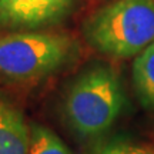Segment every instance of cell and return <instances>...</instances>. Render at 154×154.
<instances>
[{
    "label": "cell",
    "instance_id": "obj_8",
    "mask_svg": "<svg viewBox=\"0 0 154 154\" xmlns=\"http://www.w3.org/2000/svg\"><path fill=\"white\" fill-rule=\"evenodd\" d=\"M99 154H154V150L143 144L114 141L103 147L99 151Z\"/></svg>",
    "mask_w": 154,
    "mask_h": 154
},
{
    "label": "cell",
    "instance_id": "obj_5",
    "mask_svg": "<svg viewBox=\"0 0 154 154\" xmlns=\"http://www.w3.org/2000/svg\"><path fill=\"white\" fill-rule=\"evenodd\" d=\"M30 126L22 111L0 94V154H29Z\"/></svg>",
    "mask_w": 154,
    "mask_h": 154
},
{
    "label": "cell",
    "instance_id": "obj_1",
    "mask_svg": "<svg viewBox=\"0 0 154 154\" xmlns=\"http://www.w3.org/2000/svg\"><path fill=\"white\" fill-rule=\"evenodd\" d=\"M94 50L114 59H131L154 42V0H114L83 23Z\"/></svg>",
    "mask_w": 154,
    "mask_h": 154
},
{
    "label": "cell",
    "instance_id": "obj_2",
    "mask_svg": "<svg viewBox=\"0 0 154 154\" xmlns=\"http://www.w3.org/2000/svg\"><path fill=\"white\" fill-rule=\"evenodd\" d=\"M124 104L117 73L94 64L73 80L67 88L63 111L67 124L82 137H97L116 123Z\"/></svg>",
    "mask_w": 154,
    "mask_h": 154
},
{
    "label": "cell",
    "instance_id": "obj_7",
    "mask_svg": "<svg viewBox=\"0 0 154 154\" xmlns=\"http://www.w3.org/2000/svg\"><path fill=\"white\" fill-rule=\"evenodd\" d=\"M29 154H73L72 150L47 127L30 124Z\"/></svg>",
    "mask_w": 154,
    "mask_h": 154
},
{
    "label": "cell",
    "instance_id": "obj_4",
    "mask_svg": "<svg viewBox=\"0 0 154 154\" xmlns=\"http://www.w3.org/2000/svg\"><path fill=\"white\" fill-rule=\"evenodd\" d=\"M76 0H0V32H34L63 22Z\"/></svg>",
    "mask_w": 154,
    "mask_h": 154
},
{
    "label": "cell",
    "instance_id": "obj_6",
    "mask_svg": "<svg viewBox=\"0 0 154 154\" xmlns=\"http://www.w3.org/2000/svg\"><path fill=\"white\" fill-rule=\"evenodd\" d=\"M131 76L138 101L143 107L154 110V42L134 57Z\"/></svg>",
    "mask_w": 154,
    "mask_h": 154
},
{
    "label": "cell",
    "instance_id": "obj_3",
    "mask_svg": "<svg viewBox=\"0 0 154 154\" xmlns=\"http://www.w3.org/2000/svg\"><path fill=\"white\" fill-rule=\"evenodd\" d=\"M77 54L69 34L54 32H13L0 37V82L23 84L54 74Z\"/></svg>",
    "mask_w": 154,
    "mask_h": 154
}]
</instances>
